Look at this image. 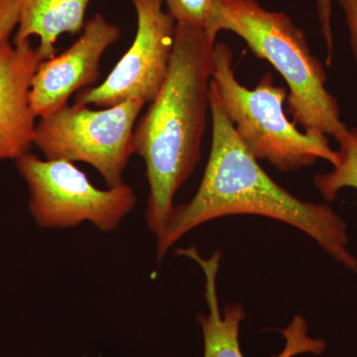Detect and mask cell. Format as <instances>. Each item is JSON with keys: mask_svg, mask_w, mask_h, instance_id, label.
<instances>
[{"mask_svg": "<svg viewBox=\"0 0 357 357\" xmlns=\"http://www.w3.org/2000/svg\"><path fill=\"white\" fill-rule=\"evenodd\" d=\"M210 112L211 152L203 178L191 201L174 208L157 238V261L204 223L229 215H259L305 232L335 262L357 274L344 218L328 204L302 201L277 184L239 139L211 86Z\"/></svg>", "mask_w": 357, "mask_h": 357, "instance_id": "1", "label": "cell"}, {"mask_svg": "<svg viewBox=\"0 0 357 357\" xmlns=\"http://www.w3.org/2000/svg\"><path fill=\"white\" fill-rule=\"evenodd\" d=\"M217 36L176 25L165 82L134 128V153L144 160L149 185L145 218L156 238L170 220L176 194L201 160Z\"/></svg>", "mask_w": 357, "mask_h": 357, "instance_id": "2", "label": "cell"}, {"mask_svg": "<svg viewBox=\"0 0 357 357\" xmlns=\"http://www.w3.org/2000/svg\"><path fill=\"white\" fill-rule=\"evenodd\" d=\"M208 30L234 33L255 57L273 66L289 88L288 114L306 132L335 137L347 128L337 98L326 89L323 63L287 14L268 10L257 0H215Z\"/></svg>", "mask_w": 357, "mask_h": 357, "instance_id": "3", "label": "cell"}, {"mask_svg": "<svg viewBox=\"0 0 357 357\" xmlns=\"http://www.w3.org/2000/svg\"><path fill=\"white\" fill-rule=\"evenodd\" d=\"M211 91L232 124L236 135L258 161H267L281 172L311 167L319 159L332 166L337 151L323 134L301 132L284 110L288 91L276 86L266 73L253 89L239 83L234 70V54L227 43L213 50Z\"/></svg>", "mask_w": 357, "mask_h": 357, "instance_id": "4", "label": "cell"}, {"mask_svg": "<svg viewBox=\"0 0 357 357\" xmlns=\"http://www.w3.org/2000/svg\"><path fill=\"white\" fill-rule=\"evenodd\" d=\"M145 105L129 100L102 110L79 102L66 105L40 117L34 145L46 159L89 164L107 188L119 187L126 184L122 176L134 154V128Z\"/></svg>", "mask_w": 357, "mask_h": 357, "instance_id": "5", "label": "cell"}, {"mask_svg": "<svg viewBox=\"0 0 357 357\" xmlns=\"http://www.w3.org/2000/svg\"><path fill=\"white\" fill-rule=\"evenodd\" d=\"M15 162L29 192L28 208L43 229H73L89 222L100 231H114L137 203L128 185L98 189L73 162L40 159L30 152Z\"/></svg>", "mask_w": 357, "mask_h": 357, "instance_id": "6", "label": "cell"}, {"mask_svg": "<svg viewBox=\"0 0 357 357\" xmlns=\"http://www.w3.org/2000/svg\"><path fill=\"white\" fill-rule=\"evenodd\" d=\"M137 31L129 50L100 86L84 89L76 102L110 107L129 100L153 102L165 82L175 41L176 22L163 0H131Z\"/></svg>", "mask_w": 357, "mask_h": 357, "instance_id": "7", "label": "cell"}, {"mask_svg": "<svg viewBox=\"0 0 357 357\" xmlns=\"http://www.w3.org/2000/svg\"><path fill=\"white\" fill-rule=\"evenodd\" d=\"M121 38V28L98 13L86 21L79 38L64 53L41 61L30 89L35 115L40 119L63 109L75 93L96 84L100 59Z\"/></svg>", "mask_w": 357, "mask_h": 357, "instance_id": "8", "label": "cell"}, {"mask_svg": "<svg viewBox=\"0 0 357 357\" xmlns=\"http://www.w3.org/2000/svg\"><path fill=\"white\" fill-rule=\"evenodd\" d=\"M178 255L194 260L204 275V299L208 314L197 317L204 338L203 357H244L241 349V324L246 319L245 309L238 303L225 305L220 311L218 295V274L222 251L217 250L211 257L204 258L196 246L178 248ZM310 326L302 314H296L287 326L281 328L283 349L271 357H295L300 354L321 356L328 344L323 338L310 335Z\"/></svg>", "mask_w": 357, "mask_h": 357, "instance_id": "9", "label": "cell"}, {"mask_svg": "<svg viewBox=\"0 0 357 357\" xmlns=\"http://www.w3.org/2000/svg\"><path fill=\"white\" fill-rule=\"evenodd\" d=\"M40 62L30 40L0 47V162L16 161L34 145L37 116L30 89Z\"/></svg>", "mask_w": 357, "mask_h": 357, "instance_id": "10", "label": "cell"}, {"mask_svg": "<svg viewBox=\"0 0 357 357\" xmlns=\"http://www.w3.org/2000/svg\"><path fill=\"white\" fill-rule=\"evenodd\" d=\"M91 0H22L20 22L13 45L38 37L41 61L56 56V43L62 34L76 35L84 30Z\"/></svg>", "mask_w": 357, "mask_h": 357, "instance_id": "11", "label": "cell"}, {"mask_svg": "<svg viewBox=\"0 0 357 357\" xmlns=\"http://www.w3.org/2000/svg\"><path fill=\"white\" fill-rule=\"evenodd\" d=\"M338 144L337 163L333 170L318 173L312 180L316 189L326 202L337 199L344 188L357 190V128H349L335 136Z\"/></svg>", "mask_w": 357, "mask_h": 357, "instance_id": "12", "label": "cell"}, {"mask_svg": "<svg viewBox=\"0 0 357 357\" xmlns=\"http://www.w3.org/2000/svg\"><path fill=\"white\" fill-rule=\"evenodd\" d=\"M176 24L208 29L215 15V0H163Z\"/></svg>", "mask_w": 357, "mask_h": 357, "instance_id": "13", "label": "cell"}, {"mask_svg": "<svg viewBox=\"0 0 357 357\" xmlns=\"http://www.w3.org/2000/svg\"><path fill=\"white\" fill-rule=\"evenodd\" d=\"M317 16L321 28V35L325 40L326 48V65H332L333 50H335V37L332 24V0H316Z\"/></svg>", "mask_w": 357, "mask_h": 357, "instance_id": "14", "label": "cell"}, {"mask_svg": "<svg viewBox=\"0 0 357 357\" xmlns=\"http://www.w3.org/2000/svg\"><path fill=\"white\" fill-rule=\"evenodd\" d=\"M22 0H0V47L9 42L20 22Z\"/></svg>", "mask_w": 357, "mask_h": 357, "instance_id": "15", "label": "cell"}, {"mask_svg": "<svg viewBox=\"0 0 357 357\" xmlns=\"http://www.w3.org/2000/svg\"><path fill=\"white\" fill-rule=\"evenodd\" d=\"M337 3L344 11L352 58L357 66V0H337Z\"/></svg>", "mask_w": 357, "mask_h": 357, "instance_id": "16", "label": "cell"}]
</instances>
